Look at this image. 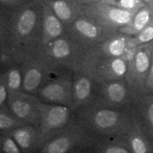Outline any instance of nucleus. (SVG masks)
I'll list each match as a JSON object with an SVG mask.
<instances>
[{
    "mask_svg": "<svg viewBox=\"0 0 153 153\" xmlns=\"http://www.w3.org/2000/svg\"><path fill=\"white\" fill-rule=\"evenodd\" d=\"M15 140L22 153H38L40 148L39 131L31 125L25 124L7 132Z\"/></svg>",
    "mask_w": 153,
    "mask_h": 153,
    "instance_id": "obj_17",
    "label": "nucleus"
},
{
    "mask_svg": "<svg viewBox=\"0 0 153 153\" xmlns=\"http://www.w3.org/2000/svg\"><path fill=\"white\" fill-rule=\"evenodd\" d=\"M126 137L131 146L132 152L146 153L152 152L153 150L152 145H151L148 140L150 138L140 128L135 117L133 128Z\"/></svg>",
    "mask_w": 153,
    "mask_h": 153,
    "instance_id": "obj_22",
    "label": "nucleus"
},
{
    "mask_svg": "<svg viewBox=\"0 0 153 153\" xmlns=\"http://www.w3.org/2000/svg\"><path fill=\"white\" fill-rule=\"evenodd\" d=\"M128 61L122 57H106L89 53L82 70L100 82L126 79Z\"/></svg>",
    "mask_w": 153,
    "mask_h": 153,
    "instance_id": "obj_8",
    "label": "nucleus"
},
{
    "mask_svg": "<svg viewBox=\"0 0 153 153\" xmlns=\"http://www.w3.org/2000/svg\"><path fill=\"white\" fill-rule=\"evenodd\" d=\"M9 90L3 79H0V107L7 106L9 98Z\"/></svg>",
    "mask_w": 153,
    "mask_h": 153,
    "instance_id": "obj_28",
    "label": "nucleus"
},
{
    "mask_svg": "<svg viewBox=\"0 0 153 153\" xmlns=\"http://www.w3.org/2000/svg\"><path fill=\"white\" fill-rule=\"evenodd\" d=\"M91 49L66 33L44 45L43 52L74 71L83 69Z\"/></svg>",
    "mask_w": 153,
    "mask_h": 153,
    "instance_id": "obj_4",
    "label": "nucleus"
},
{
    "mask_svg": "<svg viewBox=\"0 0 153 153\" xmlns=\"http://www.w3.org/2000/svg\"><path fill=\"white\" fill-rule=\"evenodd\" d=\"M152 62V45L148 43L135 48L128 60L126 81L135 95L144 94L145 83Z\"/></svg>",
    "mask_w": 153,
    "mask_h": 153,
    "instance_id": "obj_9",
    "label": "nucleus"
},
{
    "mask_svg": "<svg viewBox=\"0 0 153 153\" xmlns=\"http://www.w3.org/2000/svg\"><path fill=\"white\" fill-rule=\"evenodd\" d=\"M72 82L73 79L47 82L38 89L36 96L45 103L64 105L72 110Z\"/></svg>",
    "mask_w": 153,
    "mask_h": 153,
    "instance_id": "obj_13",
    "label": "nucleus"
},
{
    "mask_svg": "<svg viewBox=\"0 0 153 153\" xmlns=\"http://www.w3.org/2000/svg\"><path fill=\"white\" fill-rule=\"evenodd\" d=\"M39 1H42V2H43V1H47V0H39Z\"/></svg>",
    "mask_w": 153,
    "mask_h": 153,
    "instance_id": "obj_34",
    "label": "nucleus"
},
{
    "mask_svg": "<svg viewBox=\"0 0 153 153\" xmlns=\"http://www.w3.org/2000/svg\"><path fill=\"white\" fill-rule=\"evenodd\" d=\"M99 85V81L85 70H74L72 82V111L92 105Z\"/></svg>",
    "mask_w": 153,
    "mask_h": 153,
    "instance_id": "obj_12",
    "label": "nucleus"
},
{
    "mask_svg": "<svg viewBox=\"0 0 153 153\" xmlns=\"http://www.w3.org/2000/svg\"><path fill=\"white\" fill-rule=\"evenodd\" d=\"M118 32V30L105 26L85 14H82L66 27L67 33L89 48H92Z\"/></svg>",
    "mask_w": 153,
    "mask_h": 153,
    "instance_id": "obj_5",
    "label": "nucleus"
},
{
    "mask_svg": "<svg viewBox=\"0 0 153 153\" xmlns=\"http://www.w3.org/2000/svg\"><path fill=\"white\" fill-rule=\"evenodd\" d=\"M145 5L153 7V0H142Z\"/></svg>",
    "mask_w": 153,
    "mask_h": 153,
    "instance_id": "obj_31",
    "label": "nucleus"
},
{
    "mask_svg": "<svg viewBox=\"0 0 153 153\" xmlns=\"http://www.w3.org/2000/svg\"><path fill=\"white\" fill-rule=\"evenodd\" d=\"M74 120L94 137L127 136L134 123L132 108L111 109L88 106L73 110Z\"/></svg>",
    "mask_w": 153,
    "mask_h": 153,
    "instance_id": "obj_2",
    "label": "nucleus"
},
{
    "mask_svg": "<svg viewBox=\"0 0 153 153\" xmlns=\"http://www.w3.org/2000/svg\"><path fill=\"white\" fill-rule=\"evenodd\" d=\"M25 125L11 111L8 106L0 107V133H7Z\"/></svg>",
    "mask_w": 153,
    "mask_h": 153,
    "instance_id": "obj_24",
    "label": "nucleus"
},
{
    "mask_svg": "<svg viewBox=\"0 0 153 153\" xmlns=\"http://www.w3.org/2000/svg\"><path fill=\"white\" fill-rule=\"evenodd\" d=\"M152 41H153V23L143 28L136 35L132 36L129 41V46L137 47Z\"/></svg>",
    "mask_w": 153,
    "mask_h": 153,
    "instance_id": "obj_25",
    "label": "nucleus"
},
{
    "mask_svg": "<svg viewBox=\"0 0 153 153\" xmlns=\"http://www.w3.org/2000/svg\"><path fill=\"white\" fill-rule=\"evenodd\" d=\"M131 108L140 128L153 140V96L145 95V93L136 95Z\"/></svg>",
    "mask_w": 153,
    "mask_h": 153,
    "instance_id": "obj_16",
    "label": "nucleus"
},
{
    "mask_svg": "<svg viewBox=\"0 0 153 153\" xmlns=\"http://www.w3.org/2000/svg\"><path fill=\"white\" fill-rule=\"evenodd\" d=\"M132 36L118 31L108 39L101 42L90 50L89 53L106 57H122L128 61L133 55L135 48L129 46Z\"/></svg>",
    "mask_w": 153,
    "mask_h": 153,
    "instance_id": "obj_15",
    "label": "nucleus"
},
{
    "mask_svg": "<svg viewBox=\"0 0 153 153\" xmlns=\"http://www.w3.org/2000/svg\"><path fill=\"white\" fill-rule=\"evenodd\" d=\"M23 91L36 95L46 81V68L43 53L26 60L22 64Z\"/></svg>",
    "mask_w": 153,
    "mask_h": 153,
    "instance_id": "obj_14",
    "label": "nucleus"
},
{
    "mask_svg": "<svg viewBox=\"0 0 153 153\" xmlns=\"http://www.w3.org/2000/svg\"><path fill=\"white\" fill-rule=\"evenodd\" d=\"M33 1L35 0H0V9L7 10L17 9L24 7Z\"/></svg>",
    "mask_w": 153,
    "mask_h": 153,
    "instance_id": "obj_27",
    "label": "nucleus"
},
{
    "mask_svg": "<svg viewBox=\"0 0 153 153\" xmlns=\"http://www.w3.org/2000/svg\"><path fill=\"white\" fill-rule=\"evenodd\" d=\"M151 43H152V56H153V41L151 42Z\"/></svg>",
    "mask_w": 153,
    "mask_h": 153,
    "instance_id": "obj_33",
    "label": "nucleus"
},
{
    "mask_svg": "<svg viewBox=\"0 0 153 153\" xmlns=\"http://www.w3.org/2000/svg\"><path fill=\"white\" fill-rule=\"evenodd\" d=\"M136 12L103 1L84 5V14L91 17L105 26L118 30L131 24Z\"/></svg>",
    "mask_w": 153,
    "mask_h": 153,
    "instance_id": "obj_10",
    "label": "nucleus"
},
{
    "mask_svg": "<svg viewBox=\"0 0 153 153\" xmlns=\"http://www.w3.org/2000/svg\"><path fill=\"white\" fill-rule=\"evenodd\" d=\"M39 108L41 116L39 127L41 148V145L54 134L71 123L73 120V111L69 106L48 104L43 101L40 103Z\"/></svg>",
    "mask_w": 153,
    "mask_h": 153,
    "instance_id": "obj_7",
    "label": "nucleus"
},
{
    "mask_svg": "<svg viewBox=\"0 0 153 153\" xmlns=\"http://www.w3.org/2000/svg\"><path fill=\"white\" fill-rule=\"evenodd\" d=\"M132 152L126 136L104 135L97 137L93 153H129Z\"/></svg>",
    "mask_w": 153,
    "mask_h": 153,
    "instance_id": "obj_20",
    "label": "nucleus"
},
{
    "mask_svg": "<svg viewBox=\"0 0 153 153\" xmlns=\"http://www.w3.org/2000/svg\"><path fill=\"white\" fill-rule=\"evenodd\" d=\"M103 1H105V2H108V3H111L113 0H102Z\"/></svg>",
    "mask_w": 153,
    "mask_h": 153,
    "instance_id": "obj_32",
    "label": "nucleus"
},
{
    "mask_svg": "<svg viewBox=\"0 0 153 153\" xmlns=\"http://www.w3.org/2000/svg\"><path fill=\"white\" fill-rule=\"evenodd\" d=\"M43 45L66 33V27L46 2H43L42 17Z\"/></svg>",
    "mask_w": 153,
    "mask_h": 153,
    "instance_id": "obj_19",
    "label": "nucleus"
},
{
    "mask_svg": "<svg viewBox=\"0 0 153 153\" xmlns=\"http://www.w3.org/2000/svg\"><path fill=\"white\" fill-rule=\"evenodd\" d=\"M43 2L35 0L14 9H0V51L21 62L43 51Z\"/></svg>",
    "mask_w": 153,
    "mask_h": 153,
    "instance_id": "obj_1",
    "label": "nucleus"
},
{
    "mask_svg": "<svg viewBox=\"0 0 153 153\" xmlns=\"http://www.w3.org/2000/svg\"><path fill=\"white\" fill-rule=\"evenodd\" d=\"M126 79L100 82L93 106L111 109L131 108L135 97Z\"/></svg>",
    "mask_w": 153,
    "mask_h": 153,
    "instance_id": "obj_6",
    "label": "nucleus"
},
{
    "mask_svg": "<svg viewBox=\"0 0 153 153\" xmlns=\"http://www.w3.org/2000/svg\"><path fill=\"white\" fill-rule=\"evenodd\" d=\"M41 99L24 91L9 93L7 106L11 112L25 124L40 127Z\"/></svg>",
    "mask_w": 153,
    "mask_h": 153,
    "instance_id": "obj_11",
    "label": "nucleus"
},
{
    "mask_svg": "<svg viewBox=\"0 0 153 153\" xmlns=\"http://www.w3.org/2000/svg\"><path fill=\"white\" fill-rule=\"evenodd\" d=\"M79 3L82 4L84 5H87V4H91L99 2V1H102V0H77Z\"/></svg>",
    "mask_w": 153,
    "mask_h": 153,
    "instance_id": "obj_30",
    "label": "nucleus"
},
{
    "mask_svg": "<svg viewBox=\"0 0 153 153\" xmlns=\"http://www.w3.org/2000/svg\"><path fill=\"white\" fill-rule=\"evenodd\" d=\"M22 65H15L0 71V79H3L7 85L9 92H18L23 91Z\"/></svg>",
    "mask_w": 153,
    "mask_h": 153,
    "instance_id": "obj_23",
    "label": "nucleus"
},
{
    "mask_svg": "<svg viewBox=\"0 0 153 153\" xmlns=\"http://www.w3.org/2000/svg\"><path fill=\"white\" fill-rule=\"evenodd\" d=\"M0 152L22 153L15 140L7 133H0Z\"/></svg>",
    "mask_w": 153,
    "mask_h": 153,
    "instance_id": "obj_26",
    "label": "nucleus"
},
{
    "mask_svg": "<svg viewBox=\"0 0 153 153\" xmlns=\"http://www.w3.org/2000/svg\"><path fill=\"white\" fill-rule=\"evenodd\" d=\"M96 137L73 120L45 141L38 153H93Z\"/></svg>",
    "mask_w": 153,
    "mask_h": 153,
    "instance_id": "obj_3",
    "label": "nucleus"
},
{
    "mask_svg": "<svg viewBox=\"0 0 153 153\" xmlns=\"http://www.w3.org/2000/svg\"><path fill=\"white\" fill-rule=\"evenodd\" d=\"M145 94L153 93V56H152V62L151 66L150 72L147 78L146 83H145Z\"/></svg>",
    "mask_w": 153,
    "mask_h": 153,
    "instance_id": "obj_29",
    "label": "nucleus"
},
{
    "mask_svg": "<svg viewBox=\"0 0 153 153\" xmlns=\"http://www.w3.org/2000/svg\"><path fill=\"white\" fill-rule=\"evenodd\" d=\"M46 2L65 27L84 14V4L77 0H47Z\"/></svg>",
    "mask_w": 153,
    "mask_h": 153,
    "instance_id": "obj_18",
    "label": "nucleus"
},
{
    "mask_svg": "<svg viewBox=\"0 0 153 153\" xmlns=\"http://www.w3.org/2000/svg\"><path fill=\"white\" fill-rule=\"evenodd\" d=\"M152 23H153V7L145 5L135 13L131 24L120 28L118 31L130 36H135Z\"/></svg>",
    "mask_w": 153,
    "mask_h": 153,
    "instance_id": "obj_21",
    "label": "nucleus"
}]
</instances>
